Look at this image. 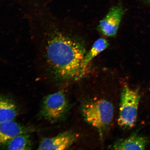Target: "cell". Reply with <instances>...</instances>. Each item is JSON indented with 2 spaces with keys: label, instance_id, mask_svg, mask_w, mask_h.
<instances>
[{
  "label": "cell",
  "instance_id": "4",
  "mask_svg": "<svg viewBox=\"0 0 150 150\" xmlns=\"http://www.w3.org/2000/svg\"><path fill=\"white\" fill-rule=\"evenodd\" d=\"M69 108L65 94L59 91L43 98L38 116L41 119L56 122L64 119Z\"/></svg>",
  "mask_w": 150,
  "mask_h": 150
},
{
  "label": "cell",
  "instance_id": "12",
  "mask_svg": "<svg viewBox=\"0 0 150 150\" xmlns=\"http://www.w3.org/2000/svg\"><path fill=\"white\" fill-rule=\"evenodd\" d=\"M147 1L150 3V0H147Z\"/></svg>",
  "mask_w": 150,
  "mask_h": 150
},
{
  "label": "cell",
  "instance_id": "1",
  "mask_svg": "<svg viewBox=\"0 0 150 150\" xmlns=\"http://www.w3.org/2000/svg\"><path fill=\"white\" fill-rule=\"evenodd\" d=\"M39 38V55L47 74L54 79L77 81L87 74L82 63L86 51L83 45L53 27L50 20H35Z\"/></svg>",
  "mask_w": 150,
  "mask_h": 150
},
{
  "label": "cell",
  "instance_id": "2",
  "mask_svg": "<svg viewBox=\"0 0 150 150\" xmlns=\"http://www.w3.org/2000/svg\"><path fill=\"white\" fill-rule=\"evenodd\" d=\"M81 110L86 122L96 129L103 137L113 119L114 108L112 103L105 99L91 101L84 104Z\"/></svg>",
  "mask_w": 150,
  "mask_h": 150
},
{
  "label": "cell",
  "instance_id": "3",
  "mask_svg": "<svg viewBox=\"0 0 150 150\" xmlns=\"http://www.w3.org/2000/svg\"><path fill=\"white\" fill-rule=\"evenodd\" d=\"M140 96L137 90L125 85L122 90L118 125L123 129L132 128L135 125Z\"/></svg>",
  "mask_w": 150,
  "mask_h": 150
},
{
  "label": "cell",
  "instance_id": "11",
  "mask_svg": "<svg viewBox=\"0 0 150 150\" xmlns=\"http://www.w3.org/2000/svg\"><path fill=\"white\" fill-rule=\"evenodd\" d=\"M109 45L108 41L106 39L99 38L96 41L89 52L86 54L82 63V66L83 70L87 74L88 72V65L90 62L100 52L106 50Z\"/></svg>",
  "mask_w": 150,
  "mask_h": 150
},
{
  "label": "cell",
  "instance_id": "9",
  "mask_svg": "<svg viewBox=\"0 0 150 150\" xmlns=\"http://www.w3.org/2000/svg\"><path fill=\"white\" fill-rule=\"evenodd\" d=\"M18 114V108L13 99L0 93V122L14 120Z\"/></svg>",
  "mask_w": 150,
  "mask_h": 150
},
{
  "label": "cell",
  "instance_id": "10",
  "mask_svg": "<svg viewBox=\"0 0 150 150\" xmlns=\"http://www.w3.org/2000/svg\"><path fill=\"white\" fill-rule=\"evenodd\" d=\"M31 133H24L15 137L4 146L1 149L28 150L33 149Z\"/></svg>",
  "mask_w": 150,
  "mask_h": 150
},
{
  "label": "cell",
  "instance_id": "5",
  "mask_svg": "<svg viewBox=\"0 0 150 150\" xmlns=\"http://www.w3.org/2000/svg\"><path fill=\"white\" fill-rule=\"evenodd\" d=\"M125 11L122 5L120 4L112 7L105 17L99 22L97 28L98 31L104 36L115 37Z\"/></svg>",
  "mask_w": 150,
  "mask_h": 150
},
{
  "label": "cell",
  "instance_id": "6",
  "mask_svg": "<svg viewBox=\"0 0 150 150\" xmlns=\"http://www.w3.org/2000/svg\"><path fill=\"white\" fill-rule=\"evenodd\" d=\"M78 136L71 131H66L51 138L41 140L38 150H64L70 147L77 140Z\"/></svg>",
  "mask_w": 150,
  "mask_h": 150
},
{
  "label": "cell",
  "instance_id": "8",
  "mask_svg": "<svg viewBox=\"0 0 150 150\" xmlns=\"http://www.w3.org/2000/svg\"><path fill=\"white\" fill-rule=\"evenodd\" d=\"M148 139L145 137L134 133L125 139L116 142L112 147L115 150H144L147 145Z\"/></svg>",
  "mask_w": 150,
  "mask_h": 150
},
{
  "label": "cell",
  "instance_id": "7",
  "mask_svg": "<svg viewBox=\"0 0 150 150\" xmlns=\"http://www.w3.org/2000/svg\"><path fill=\"white\" fill-rule=\"evenodd\" d=\"M37 130L35 127L26 126L14 120L0 122V149L7 142L19 135Z\"/></svg>",
  "mask_w": 150,
  "mask_h": 150
}]
</instances>
